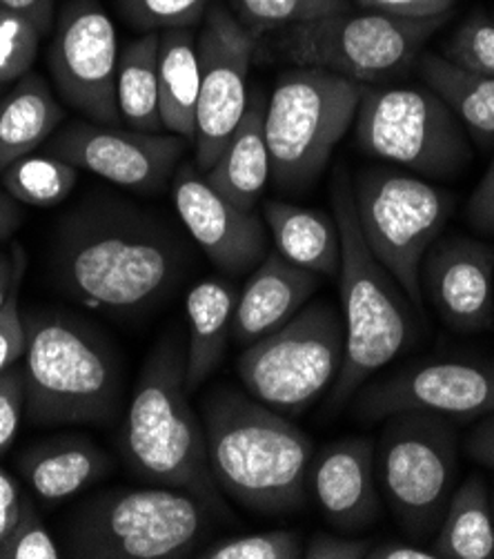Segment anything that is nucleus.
I'll return each instance as SVG.
<instances>
[{
  "label": "nucleus",
  "mask_w": 494,
  "mask_h": 559,
  "mask_svg": "<svg viewBox=\"0 0 494 559\" xmlns=\"http://www.w3.org/2000/svg\"><path fill=\"white\" fill-rule=\"evenodd\" d=\"M53 235V282L98 312L141 314L160 306L185 282L192 263L168 223L121 201H85Z\"/></svg>",
  "instance_id": "1"
},
{
  "label": "nucleus",
  "mask_w": 494,
  "mask_h": 559,
  "mask_svg": "<svg viewBox=\"0 0 494 559\" xmlns=\"http://www.w3.org/2000/svg\"><path fill=\"white\" fill-rule=\"evenodd\" d=\"M201 408L218 488L261 515L303 507L314 443L299 426L232 388H216Z\"/></svg>",
  "instance_id": "2"
},
{
  "label": "nucleus",
  "mask_w": 494,
  "mask_h": 559,
  "mask_svg": "<svg viewBox=\"0 0 494 559\" xmlns=\"http://www.w3.org/2000/svg\"><path fill=\"white\" fill-rule=\"evenodd\" d=\"M188 346L165 337L147 357L128 406L123 453L130 468L158 484L196 495L224 513L214 481L201 417L185 390Z\"/></svg>",
  "instance_id": "3"
},
{
  "label": "nucleus",
  "mask_w": 494,
  "mask_h": 559,
  "mask_svg": "<svg viewBox=\"0 0 494 559\" xmlns=\"http://www.w3.org/2000/svg\"><path fill=\"white\" fill-rule=\"evenodd\" d=\"M25 415L34 424H107L121 406V359L74 314H25Z\"/></svg>",
  "instance_id": "4"
},
{
  "label": "nucleus",
  "mask_w": 494,
  "mask_h": 559,
  "mask_svg": "<svg viewBox=\"0 0 494 559\" xmlns=\"http://www.w3.org/2000/svg\"><path fill=\"white\" fill-rule=\"evenodd\" d=\"M333 207L341 235L339 290L346 325V355L333 385V406H341L397 359L412 342L417 323L397 278L372 254L361 235L354 190L346 173H339L333 186Z\"/></svg>",
  "instance_id": "5"
},
{
  "label": "nucleus",
  "mask_w": 494,
  "mask_h": 559,
  "mask_svg": "<svg viewBox=\"0 0 494 559\" xmlns=\"http://www.w3.org/2000/svg\"><path fill=\"white\" fill-rule=\"evenodd\" d=\"M212 513L205 501L181 488L107 490L72 515L68 552L87 559L185 557L198 550Z\"/></svg>",
  "instance_id": "6"
},
{
  "label": "nucleus",
  "mask_w": 494,
  "mask_h": 559,
  "mask_svg": "<svg viewBox=\"0 0 494 559\" xmlns=\"http://www.w3.org/2000/svg\"><path fill=\"white\" fill-rule=\"evenodd\" d=\"M365 85L321 68L279 74L265 107L272 179L284 190L310 188L354 126Z\"/></svg>",
  "instance_id": "7"
},
{
  "label": "nucleus",
  "mask_w": 494,
  "mask_h": 559,
  "mask_svg": "<svg viewBox=\"0 0 494 559\" xmlns=\"http://www.w3.org/2000/svg\"><path fill=\"white\" fill-rule=\"evenodd\" d=\"M453 14L403 19L383 12L327 14L279 32L277 51L299 68H321L357 83H374L408 70L425 40Z\"/></svg>",
  "instance_id": "8"
},
{
  "label": "nucleus",
  "mask_w": 494,
  "mask_h": 559,
  "mask_svg": "<svg viewBox=\"0 0 494 559\" xmlns=\"http://www.w3.org/2000/svg\"><path fill=\"white\" fill-rule=\"evenodd\" d=\"M344 355L341 310L329 301H314L279 330L245 346L239 377L256 402L281 415H299L337 381Z\"/></svg>",
  "instance_id": "9"
},
{
  "label": "nucleus",
  "mask_w": 494,
  "mask_h": 559,
  "mask_svg": "<svg viewBox=\"0 0 494 559\" xmlns=\"http://www.w3.org/2000/svg\"><path fill=\"white\" fill-rule=\"evenodd\" d=\"M361 235L414 308L423 306L421 265L442 239L455 199L414 175L368 167L352 183Z\"/></svg>",
  "instance_id": "10"
},
{
  "label": "nucleus",
  "mask_w": 494,
  "mask_h": 559,
  "mask_svg": "<svg viewBox=\"0 0 494 559\" xmlns=\"http://www.w3.org/2000/svg\"><path fill=\"white\" fill-rule=\"evenodd\" d=\"M354 134L365 154L425 179H453L472 158L466 128L430 87H365Z\"/></svg>",
  "instance_id": "11"
},
{
  "label": "nucleus",
  "mask_w": 494,
  "mask_h": 559,
  "mask_svg": "<svg viewBox=\"0 0 494 559\" xmlns=\"http://www.w3.org/2000/svg\"><path fill=\"white\" fill-rule=\"evenodd\" d=\"M455 475L457 432L446 417H388L376 443V477L406 533L417 539L434 533L453 497Z\"/></svg>",
  "instance_id": "12"
},
{
  "label": "nucleus",
  "mask_w": 494,
  "mask_h": 559,
  "mask_svg": "<svg viewBox=\"0 0 494 559\" xmlns=\"http://www.w3.org/2000/svg\"><path fill=\"white\" fill-rule=\"evenodd\" d=\"M49 70L70 107L94 123L119 126L115 21L98 0H68L49 45Z\"/></svg>",
  "instance_id": "13"
},
{
  "label": "nucleus",
  "mask_w": 494,
  "mask_h": 559,
  "mask_svg": "<svg viewBox=\"0 0 494 559\" xmlns=\"http://www.w3.org/2000/svg\"><path fill=\"white\" fill-rule=\"evenodd\" d=\"M256 38L226 5H212L198 36L201 94L196 107L194 163L205 175L221 156L248 109V74Z\"/></svg>",
  "instance_id": "14"
},
{
  "label": "nucleus",
  "mask_w": 494,
  "mask_h": 559,
  "mask_svg": "<svg viewBox=\"0 0 494 559\" xmlns=\"http://www.w3.org/2000/svg\"><path fill=\"white\" fill-rule=\"evenodd\" d=\"M43 147L109 183L154 194L168 186L179 170L177 165L185 152V139L74 121L53 132Z\"/></svg>",
  "instance_id": "15"
},
{
  "label": "nucleus",
  "mask_w": 494,
  "mask_h": 559,
  "mask_svg": "<svg viewBox=\"0 0 494 559\" xmlns=\"http://www.w3.org/2000/svg\"><path fill=\"white\" fill-rule=\"evenodd\" d=\"M357 413L388 419L401 413H427L450 419H474L494 413V364L444 359L414 364L368 385Z\"/></svg>",
  "instance_id": "16"
},
{
  "label": "nucleus",
  "mask_w": 494,
  "mask_h": 559,
  "mask_svg": "<svg viewBox=\"0 0 494 559\" xmlns=\"http://www.w3.org/2000/svg\"><path fill=\"white\" fill-rule=\"evenodd\" d=\"M172 201L190 237L221 272L241 276L265 259L269 239L263 221L216 192L196 165H179Z\"/></svg>",
  "instance_id": "17"
},
{
  "label": "nucleus",
  "mask_w": 494,
  "mask_h": 559,
  "mask_svg": "<svg viewBox=\"0 0 494 559\" xmlns=\"http://www.w3.org/2000/svg\"><path fill=\"white\" fill-rule=\"evenodd\" d=\"M421 288L450 328H487L494 314V248L468 237L438 239L423 259Z\"/></svg>",
  "instance_id": "18"
},
{
  "label": "nucleus",
  "mask_w": 494,
  "mask_h": 559,
  "mask_svg": "<svg viewBox=\"0 0 494 559\" xmlns=\"http://www.w3.org/2000/svg\"><path fill=\"white\" fill-rule=\"evenodd\" d=\"M308 486L327 522L354 533L381 513L376 445L368 437H348L327 443L310 462Z\"/></svg>",
  "instance_id": "19"
},
{
  "label": "nucleus",
  "mask_w": 494,
  "mask_h": 559,
  "mask_svg": "<svg viewBox=\"0 0 494 559\" xmlns=\"http://www.w3.org/2000/svg\"><path fill=\"white\" fill-rule=\"evenodd\" d=\"M316 288L318 274L288 261L279 252H267L239 295L232 340L250 346L279 330L310 301Z\"/></svg>",
  "instance_id": "20"
},
{
  "label": "nucleus",
  "mask_w": 494,
  "mask_h": 559,
  "mask_svg": "<svg viewBox=\"0 0 494 559\" xmlns=\"http://www.w3.org/2000/svg\"><path fill=\"white\" fill-rule=\"evenodd\" d=\"M265 107L267 100L263 92H252L239 128L226 143L221 156L205 173L209 186L241 210H254L272 177V158L265 139Z\"/></svg>",
  "instance_id": "21"
},
{
  "label": "nucleus",
  "mask_w": 494,
  "mask_h": 559,
  "mask_svg": "<svg viewBox=\"0 0 494 559\" xmlns=\"http://www.w3.org/2000/svg\"><path fill=\"white\" fill-rule=\"evenodd\" d=\"M19 468L40 499L61 501L112 471V460L92 439L57 437L29 445Z\"/></svg>",
  "instance_id": "22"
},
{
  "label": "nucleus",
  "mask_w": 494,
  "mask_h": 559,
  "mask_svg": "<svg viewBox=\"0 0 494 559\" xmlns=\"http://www.w3.org/2000/svg\"><path fill=\"white\" fill-rule=\"evenodd\" d=\"M239 293L224 278H203L188 295V357L185 390L194 395L224 361L232 337Z\"/></svg>",
  "instance_id": "23"
},
{
  "label": "nucleus",
  "mask_w": 494,
  "mask_h": 559,
  "mask_svg": "<svg viewBox=\"0 0 494 559\" xmlns=\"http://www.w3.org/2000/svg\"><path fill=\"white\" fill-rule=\"evenodd\" d=\"M263 214L279 254L314 274H339L341 235L335 218L286 201H267Z\"/></svg>",
  "instance_id": "24"
},
{
  "label": "nucleus",
  "mask_w": 494,
  "mask_h": 559,
  "mask_svg": "<svg viewBox=\"0 0 494 559\" xmlns=\"http://www.w3.org/2000/svg\"><path fill=\"white\" fill-rule=\"evenodd\" d=\"M65 119V109L38 74H25L0 98V173L43 147Z\"/></svg>",
  "instance_id": "25"
},
{
  "label": "nucleus",
  "mask_w": 494,
  "mask_h": 559,
  "mask_svg": "<svg viewBox=\"0 0 494 559\" xmlns=\"http://www.w3.org/2000/svg\"><path fill=\"white\" fill-rule=\"evenodd\" d=\"M160 119L165 132L196 139V107L201 94L198 36L192 29H165L158 45Z\"/></svg>",
  "instance_id": "26"
},
{
  "label": "nucleus",
  "mask_w": 494,
  "mask_h": 559,
  "mask_svg": "<svg viewBox=\"0 0 494 559\" xmlns=\"http://www.w3.org/2000/svg\"><path fill=\"white\" fill-rule=\"evenodd\" d=\"M419 70L425 85L442 98L477 145L494 143V79L468 72L438 53H423Z\"/></svg>",
  "instance_id": "27"
},
{
  "label": "nucleus",
  "mask_w": 494,
  "mask_h": 559,
  "mask_svg": "<svg viewBox=\"0 0 494 559\" xmlns=\"http://www.w3.org/2000/svg\"><path fill=\"white\" fill-rule=\"evenodd\" d=\"M432 550L444 559H494L492 499L479 475L453 490Z\"/></svg>",
  "instance_id": "28"
},
{
  "label": "nucleus",
  "mask_w": 494,
  "mask_h": 559,
  "mask_svg": "<svg viewBox=\"0 0 494 559\" xmlns=\"http://www.w3.org/2000/svg\"><path fill=\"white\" fill-rule=\"evenodd\" d=\"M160 32L132 40L119 56L117 107L121 123L138 132H165L158 87Z\"/></svg>",
  "instance_id": "29"
},
{
  "label": "nucleus",
  "mask_w": 494,
  "mask_h": 559,
  "mask_svg": "<svg viewBox=\"0 0 494 559\" xmlns=\"http://www.w3.org/2000/svg\"><path fill=\"white\" fill-rule=\"evenodd\" d=\"M79 181V167L53 156L27 154L0 173V186H3L19 203L36 207H53L63 203Z\"/></svg>",
  "instance_id": "30"
},
{
  "label": "nucleus",
  "mask_w": 494,
  "mask_h": 559,
  "mask_svg": "<svg viewBox=\"0 0 494 559\" xmlns=\"http://www.w3.org/2000/svg\"><path fill=\"white\" fill-rule=\"evenodd\" d=\"M232 5L239 23L258 40L269 32L344 12L350 0H232Z\"/></svg>",
  "instance_id": "31"
},
{
  "label": "nucleus",
  "mask_w": 494,
  "mask_h": 559,
  "mask_svg": "<svg viewBox=\"0 0 494 559\" xmlns=\"http://www.w3.org/2000/svg\"><path fill=\"white\" fill-rule=\"evenodd\" d=\"M121 16L136 29L165 32L196 27L212 0H117Z\"/></svg>",
  "instance_id": "32"
},
{
  "label": "nucleus",
  "mask_w": 494,
  "mask_h": 559,
  "mask_svg": "<svg viewBox=\"0 0 494 559\" xmlns=\"http://www.w3.org/2000/svg\"><path fill=\"white\" fill-rule=\"evenodd\" d=\"M201 559H301L303 542L294 531H265L230 537L196 550Z\"/></svg>",
  "instance_id": "33"
},
{
  "label": "nucleus",
  "mask_w": 494,
  "mask_h": 559,
  "mask_svg": "<svg viewBox=\"0 0 494 559\" xmlns=\"http://www.w3.org/2000/svg\"><path fill=\"white\" fill-rule=\"evenodd\" d=\"M43 34L27 19L0 10V87L32 72Z\"/></svg>",
  "instance_id": "34"
},
{
  "label": "nucleus",
  "mask_w": 494,
  "mask_h": 559,
  "mask_svg": "<svg viewBox=\"0 0 494 559\" xmlns=\"http://www.w3.org/2000/svg\"><path fill=\"white\" fill-rule=\"evenodd\" d=\"M442 56L468 72L494 79V19L483 12L468 16Z\"/></svg>",
  "instance_id": "35"
},
{
  "label": "nucleus",
  "mask_w": 494,
  "mask_h": 559,
  "mask_svg": "<svg viewBox=\"0 0 494 559\" xmlns=\"http://www.w3.org/2000/svg\"><path fill=\"white\" fill-rule=\"evenodd\" d=\"M61 548L53 542L51 533L45 528L34 501L23 495L21 515L0 544V559H59Z\"/></svg>",
  "instance_id": "36"
},
{
  "label": "nucleus",
  "mask_w": 494,
  "mask_h": 559,
  "mask_svg": "<svg viewBox=\"0 0 494 559\" xmlns=\"http://www.w3.org/2000/svg\"><path fill=\"white\" fill-rule=\"evenodd\" d=\"M25 415V372L16 364L0 374V455L14 443Z\"/></svg>",
  "instance_id": "37"
},
{
  "label": "nucleus",
  "mask_w": 494,
  "mask_h": 559,
  "mask_svg": "<svg viewBox=\"0 0 494 559\" xmlns=\"http://www.w3.org/2000/svg\"><path fill=\"white\" fill-rule=\"evenodd\" d=\"M27 348V330L25 317L21 314L19 288L10 297L8 306L0 312V374L8 372L25 357Z\"/></svg>",
  "instance_id": "38"
},
{
  "label": "nucleus",
  "mask_w": 494,
  "mask_h": 559,
  "mask_svg": "<svg viewBox=\"0 0 494 559\" xmlns=\"http://www.w3.org/2000/svg\"><path fill=\"white\" fill-rule=\"evenodd\" d=\"M361 10L383 12L403 19H432L453 14L457 0H352Z\"/></svg>",
  "instance_id": "39"
},
{
  "label": "nucleus",
  "mask_w": 494,
  "mask_h": 559,
  "mask_svg": "<svg viewBox=\"0 0 494 559\" xmlns=\"http://www.w3.org/2000/svg\"><path fill=\"white\" fill-rule=\"evenodd\" d=\"M370 548L372 544L368 539L316 533L303 546V557L305 559H365Z\"/></svg>",
  "instance_id": "40"
},
{
  "label": "nucleus",
  "mask_w": 494,
  "mask_h": 559,
  "mask_svg": "<svg viewBox=\"0 0 494 559\" xmlns=\"http://www.w3.org/2000/svg\"><path fill=\"white\" fill-rule=\"evenodd\" d=\"M466 216L477 233L494 235V160L474 188L466 207Z\"/></svg>",
  "instance_id": "41"
},
{
  "label": "nucleus",
  "mask_w": 494,
  "mask_h": 559,
  "mask_svg": "<svg viewBox=\"0 0 494 559\" xmlns=\"http://www.w3.org/2000/svg\"><path fill=\"white\" fill-rule=\"evenodd\" d=\"M23 504V492L16 479L0 466V544L5 542L10 531L14 528Z\"/></svg>",
  "instance_id": "42"
},
{
  "label": "nucleus",
  "mask_w": 494,
  "mask_h": 559,
  "mask_svg": "<svg viewBox=\"0 0 494 559\" xmlns=\"http://www.w3.org/2000/svg\"><path fill=\"white\" fill-rule=\"evenodd\" d=\"M0 10L27 19L45 36L51 27L53 0H0Z\"/></svg>",
  "instance_id": "43"
},
{
  "label": "nucleus",
  "mask_w": 494,
  "mask_h": 559,
  "mask_svg": "<svg viewBox=\"0 0 494 559\" xmlns=\"http://www.w3.org/2000/svg\"><path fill=\"white\" fill-rule=\"evenodd\" d=\"M23 276V254L21 248H0V312L8 306L14 290L21 286Z\"/></svg>",
  "instance_id": "44"
},
{
  "label": "nucleus",
  "mask_w": 494,
  "mask_h": 559,
  "mask_svg": "<svg viewBox=\"0 0 494 559\" xmlns=\"http://www.w3.org/2000/svg\"><path fill=\"white\" fill-rule=\"evenodd\" d=\"M468 455L494 471V413L485 415V419L470 432Z\"/></svg>",
  "instance_id": "45"
},
{
  "label": "nucleus",
  "mask_w": 494,
  "mask_h": 559,
  "mask_svg": "<svg viewBox=\"0 0 494 559\" xmlns=\"http://www.w3.org/2000/svg\"><path fill=\"white\" fill-rule=\"evenodd\" d=\"M368 559H438V557L432 548L401 544V542H388L381 546H372L368 552Z\"/></svg>",
  "instance_id": "46"
},
{
  "label": "nucleus",
  "mask_w": 494,
  "mask_h": 559,
  "mask_svg": "<svg viewBox=\"0 0 494 559\" xmlns=\"http://www.w3.org/2000/svg\"><path fill=\"white\" fill-rule=\"evenodd\" d=\"M23 210L21 203L0 186V243L8 241L21 226Z\"/></svg>",
  "instance_id": "47"
},
{
  "label": "nucleus",
  "mask_w": 494,
  "mask_h": 559,
  "mask_svg": "<svg viewBox=\"0 0 494 559\" xmlns=\"http://www.w3.org/2000/svg\"><path fill=\"white\" fill-rule=\"evenodd\" d=\"M492 515H494V499H492Z\"/></svg>",
  "instance_id": "48"
},
{
  "label": "nucleus",
  "mask_w": 494,
  "mask_h": 559,
  "mask_svg": "<svg viewBox=\"0 0 494 559\" xmlns=\"http://www.w3.org/2000/svg\"><path fill=\"white\" fill-rule=\"evenodd\" d=\"M492 19H494V16H492Z\"/></svg>",
  "instance_id": "49"
}]
</instances>
